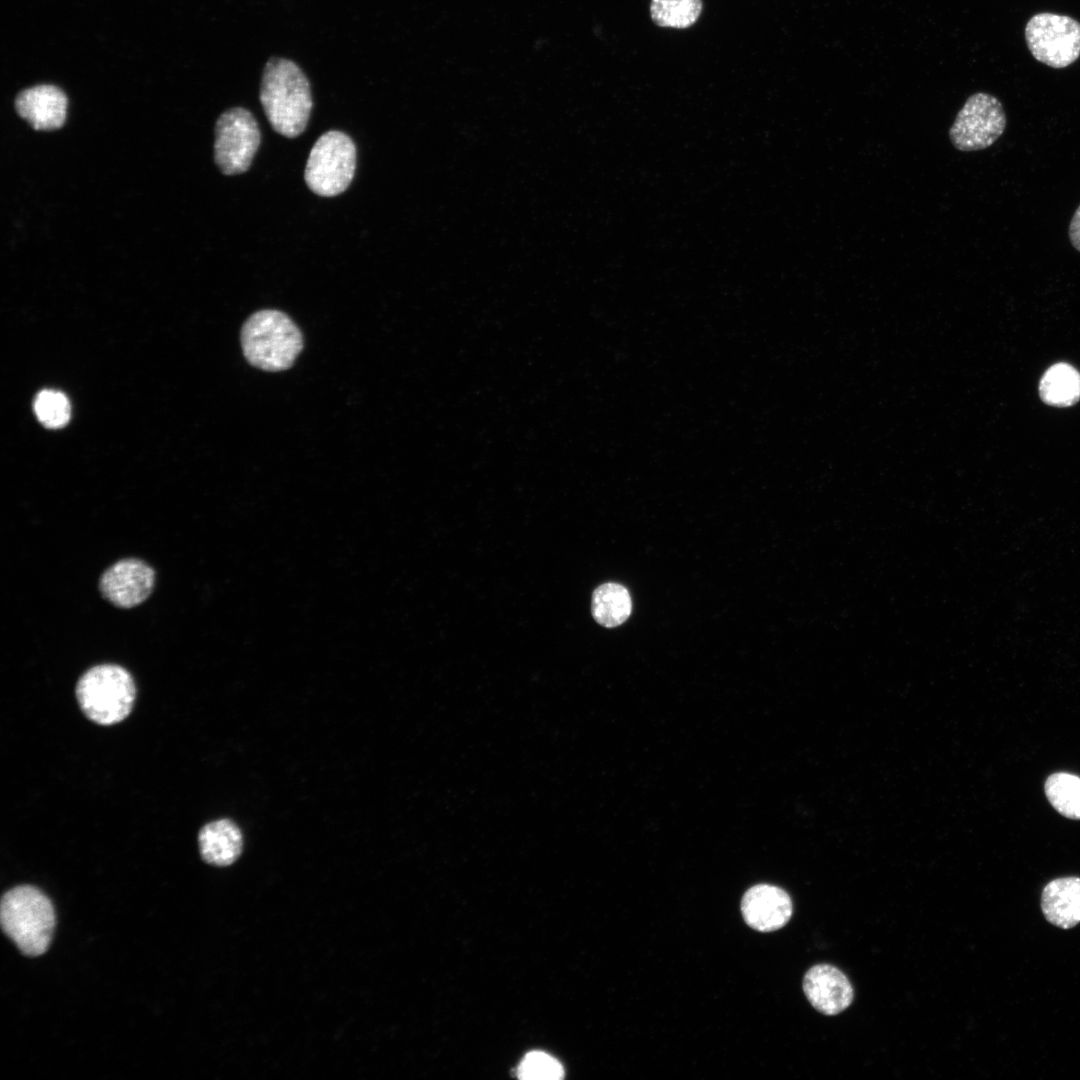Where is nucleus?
<instances>
[{"mask_svg":"<svg viewBox=\"0 0 1080 1080\" xmlns=\"http://www.w3.org/2000/svg\"><path fill=\"white\" fill-rule=\"evenodd\" d=\"M632 608L627 589L617 583H605L592 596V615L602 626L612 628L627 620Z\"/></svg>","mask_w":1080,"mask_h":1080,"instance_id":"obj_16","label":"nucleus"},{"mask_svg":"<svg viewBox=\"0 0 1080 1080\" xmlns=\"http://www.w3.org/2000/svg\"><path fill=\"white\" fill-rule=\"evenodd\" d=\"M703 0H651L652 22L662 28L687 29L700 18Z\"/></svg>","mask_w":1080,"mask_h":1080,"instance_id":"obj_17","label":"nucleus"},{"mask_svg":"<svg viewBox=\"0 0 1080 1080\" xmlns=\"http://www.w3.org/2000/svg\"><path fill=\"white\" fill-rule=\"evenodd\" d=\"M1068 237L1071 245L1080 252V205L1077 207L1071 218Z\"/></svg>","mask_w":1080,"mask_h":1080,"instance_id":"obj_21","label":"nucleus"},{"mask_svg":"<svg viewBox=\"0 0 1080 1080\" xmlns=\"http://www.w3.org/2000/svg\"><path fill=\"white\" fill-rule=\"evenodd\" d=\"M1041 909L1046 920L1062 929L1080 923V878L1062 877L1050 881L1041 894Z\"/></svg>","mask_w":1080,"mask_h":1080,"instance_id":"obj_13","label":"nucleus"},{"mask_svg":"<svg viewBox=\"0 0 1080 1080\" xmlns=\"http://www.w3.org/2000/svg\"><path fill=\"white\" fill-rule=\"evenodd\" d=\"M198 841L203 860L215 866L234 863L243 847L241 830L229 819L215 820L203 826Z\"/></svg>","mask_w":1080,"mask_h":1080,"instance_id":"obj_14","label":"nucleus"},{"mask_svg":"<svg viewBox=\"0 0 1080 1080\" xmlns=\"http://www.w3.org/2000/svg\"><path fill=\"white\" fill-rule=\"evenodd\" d=\"M1045 794L1061 815L1080 820V777L1066 772L1054 773L1045 782Z\"/></svg>","mask_w":1080,"mask_h":1080,"instance_id":"obj_18","label":"nucleus"},{"mask_svg":"<svg viewBox=\"0 0 1080 1080\" xmlns=\"http://www.w3.org/2000/svg\"><path fill=\"white\" fill-rule=\"evenodd\" d=\"M563 1073L556 1059L540 1051L528 1053L517 1069L518 1077L522 1079L555 1080L562 1078Z\"/></svg>","mask_w":1080,"mask_h":1080,"instance_id":"obj_20","label":"nucleus"},{"mask_svg":"<svg viewBox=\"0 0 1080 1080\" xmlns=\"http://www.w3.org/2000/svg\"><path fill=\"white\" fill-rule=\"evenodd\" d=\"M356 168V147L351 138L336 130L322 134L312 147L304 178L312 192L333 197L350 185Z\"/></svg>","mask_w":1080,"mask_h":1080,"instance_id":"obj_5","label":"nucleus"},{"mask_svg":"<svg viewBox=\"0 0 1080 1080\" xmlns=\"http://www.w3.org/2000/svg\"><path fill=\"white\" fill-rule=\"evenodd\" d=\"M792 901L783 889L758 884L748 889L741 901L742 916L751 928L772 932L782 928L792 916Z\"/></svg>","mask_w":1080,"mask_h":1080,"instance_id":"obj_10","label":"nucleus"},{"mask_svg":"<svg viewBox=\"0 0 1080 1080\" xmlns=\"http://www.w3.org/2000/svg\"><path fill=\"white\" fill-rule=\"evenodd\" d=\"M136 687L131 674L115 664L87 670L78 680L76 697L82 712L99 725H113L131 712Z\"/></svg>","mask_w":1080,"mask_h":1080,"instance_id":"obj_4","label":"nucleus"},{"mask_svg":"<svg viewBox=\"0 0 1080 1080\" xmlns=\"http://www.w3.org/2000/svg\"><path fill=\"white\" fill-rule=\"evenodd\" d=\"M260 102L272 128L295 138L304 132L313 107L308 78L292 60L271 57L263 69Z\"/></svg>","mask_w":1080,"mask_h":1080,"instance_id":"obj_1","label":"nucleus"},{"mask_svg":"<svg viewBox=\"0 0 1080 1080\" xmlns=\"http://www.w3.org/2000/svg\"><path fill=\"white\" fill-rule=\"evenodd\" d=\"M1007 117L995 96L977 92L959 110L949 130L952 145L959 151H979L990 147L1004 133Z\"/></svg>","mask_w":1080,"mask_h":1080,"instance_id":"obj_7","label":"nucleus"},{"mask_svg":"<svg viewBox=\"0 0 1080 1080\" xmlns=\"http://www.w3.org/2000/svg\"><path fill=\"white\" fill-rule=\"evenodd\" d=\"M34 412L38 420L47 428L57 429L65 426L71 416L68 398L60 391L45 389L34 399Z\"/></svg>","mask_w":1080,"mask_h":1080,"instance_id":"obj_19","label":"nucleus"},{"mask_svg":"<svg viewBox=\"0 0 1080 1080\" xmlns=\"http://www.w3.org/2000/svg\"><path fill=\"white\" fill-rule=\"evenodd\" d=\"M1039 396L1054 407H1069L1080 400V373L1067 363L1049 367L1039 382Z\"/></svg>","mask_w":1080,"mask_h":1080,"instance_id":"obj_15","label":"nucleus"},{"mask_svg":"<svg viewBox=\"0 0 1080 1080\" xmlns=\"http://www.w3.org/2000/svg\"><path fill=\"white\" fill-rule=\"evenodd\" d=\"M155 572L139 559H123L101 576L99 589L105 599L120 608H132L144 602L152 592Z\"/></svg>","mask_w":1080,"mask_h":1080,"instance_id":"obj_9","label":"nucleus"},{"mask_svg":"<svg viewBox=\"0 0 1080 1080\" xmlns=\"http://www.w3.org/2000/svg\"><path fill=\"white\" fill-rule=\"evenodd\" d=\"M1025 40L1037 61L1065 68L1080 56V22L1068 15L1037 13L1026 24Z\"/></svg>","mask_w":1080,"mask_h":1080,"instance_id":"obj_6","label":"nucleus"},{"mask_svg":"<svg viewBox=\"0 0 1080 1080\" xmlns=\"http://www.w3.org/2000/svg\"><path fill=\"white\" fill-rule=\"evenodd\" d=\"M68 99L57 86L42 84L22 90L15 99L18 115L38 131H53L63 126Z\"/></svg>","mask_w":1080,"mask_h":1080,"instance_id":"obj_12","label":"nucleus"},{"mask_svg":"<svg viewBox=\"0 0 1080 1080\" xmlns=\"http://www.w3.org/2000/svg\"><path fill=\"white\" fill-rule=\"evenodd\" d=\"M0 919L5 934L27 956L43 954L52 939L55 913L49 898L32 886H18L1 900Z\"/></svg>","mask_w":1080,"mask_h":1080,"instance_id":"obj_3","label":"nucleus"},{"mask_svg":"<svg viewBox=\"0 0 1080 1080\" xmlns=\"http://www.w3.org/2000/svg\"><path fill=\"white\" fill-rule=\"evenodd\" d=\"M803 991L811 1005L824 1015H836L853 1001V987L836 967L818 964L810 968L803 979Z\"/></svg>","mask_w":1080,"mask_h":1080,"instance_id":"obj_11","label":"nucleus"},{"mask_svg":"<svg viewBox=\"0 0 1080 1080\" xmlns=\"http://www.w3.org/2000/svg\"><path fill=\"white\" fill-rule=\"evenodd\" d=\"M261 141L259 125L253 114L242 107L223 112L215 125V163L225 175L247 171Z\"/></svg>","mask_w":1080,"mask_h":1080,"instance_id":"obj_8","label":"nucleus"},{"mask_svg":"<svg viewBox=\"0 0 1080 1080\" xmlns=\"http://www.w3.org/2000/svg\"><path fill=\"white\" fill-rule=\"evenodd\" d=\"M240 340L246 360L268 372L290 368L303 349L298 326L284 312L273 309L252 314L242 326Z\"/></svg>","mask_w":1080,"mask_h":1080,"instance_id":"obj_2","label":"nucleus"}]
</instances>
